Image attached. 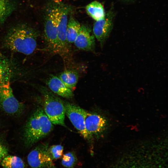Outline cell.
<instances>
[{"instance_id": "2", "label": "cell", "mask_w": 168, "mask_h": 168, "mask_svg": "<svg viewBox=\"0 0 168 168\" xmlns=\"http://www.w3.org/2000/svg\"><path fill=\"white\" fill-rule=\"evenodd\" d=\"M53 124L41 108H38L31 115L25 126V144L30 147L45 137L53 129Z\"/></svg>"}, {"instance_id": "13", "label": "cell", "mask_w": 168, "mask_h": 168, "mask_svg": "<svg viewBox=\"0 0 168 168\" xmlns=\"http://www.w3.org/2000/svg\"><path fill=\"white\" fill-rule=\"evenodd\" d=\"M81 25L72 16L68 19L66 32V38L68 44L74 42L79 32Z\"/></svg>"}, {"instance_id": "5", "label": "cell", "mask_w": 168, "mask_h": 168, "mask_svg": "<svg viewBox=\"0 0 168 168\" xmlns=\"http://www.w3.org/2000/svg\"><path fill=\"white\" fill-rule=\"evenodd\" d=\"M70 8L61 3L56 4L57 40L56 54L64 56L68 52L66 32Z\"/></svg>"}, {"instance_id": "9", "label": "cell", "mask_w": 168, "mask_h": 168, "mask_svg": "<svg viewBox=\"0 0 168 168\" xmlns=\"http://www.w3.org/2000/svg\"><path fill=\"white\" fill-rule=\"evenodd\" d=\"M85 124L87 132L91 139L94 136L100 135L105 130L107 122L102 116L86 111Z\"/></svg>"}, {"instance_id": "3", "label": "cell", "mask_w": 168, "mask_h": 168, "mask_svg": "<svg viewBox=\"0 0 168 168\" xmlns=\"http://www.w3.org/2000/svg\"><path fill=\"white\" fill-rule=\"evenodd\" d=\"M40 90L44 98V111L46 114L53 124L66 127L64 102L47 88L41 87Z\"/></svg>"}, {"instance_id": "18", "label": "cell", "mask_w": 168, "mask_h": 168, "mask_svg": "<svg viewBox=\"0 0 168 168\" xmlns=\"http://www.w3.org/2000/svg\"><path fill=\"white\" fill-rule=\"evenodd\" d=\"M3 168H26L24 162L20 157L7 155L0 162Z\"/></svg>"}, {"instance_id": "15", "label": "cell", "mask_w": 168, "mask_h": 168, "mask_svg": "<svg viewBox=\"0 0 168 168\" xmlns=\"http://www.w3.org/2000/svg\"><path fill=\"white\" fill-rule=\"evenodd\" d=\"M86 10L88 14L96 21L104 18L105 15L103 5L97 1H93L87 5Z\"/></svg>"}, {"instance_id": "10", "label": "cell", "mask_w": 168, "mask_h": 168, "mask_svg": "<svg viewBox=\"0 0 168 168\" xmlns=\"http://www.w3.org/2000/svg\"><path fill=\"white\" fill-rule=\"evenodd\" d=\"M113 14L112 12L108 13L103 19L94 23L93 31L94 36L100 43L102 47L108 38L113 26Z\"/></svg>"}, {"instance_id": "11", "label": "cell", "mask_w": 168, "mask_h": 168, "mask_svg": "<svg viewBox=\"0 0 168 168\" xmlns=\"http://www.w3.org/2000/svg\"><path fill=\"white\" fill-rule=\"evenodd\" d=\"M74 43L76 47L80 50L88 51L95 49V36L90 28L85 25H81L79 32Z\"/></svg>"}, {"instance_id": "20", "label": "cell", "mask_w": 168, "mask_h": 168, "mask_svg": "<svg viewBox=\"0 0 168 168\" xmlns=\"http://www.w3.org/2000/svg\"><path fill=\"white\" fill-rule=\"evenodd\" d=\"M63 147L61 145H53L48 149L49 154L53 160L61 157L63 155Z\"/></svg>"}, {"instance_id": "7", "label": "cell", "mask_w": 168, "mask_h": 168, "mask_svg": "<svg viewBox=\"0 0 168 168\" xmlns=\"http://www.w3.org/2000/svg\"><path fill=\"white\" fill-rule=\"evenodd\" d=\"M48 145L41 144L35 147L27 157L29 165L32 168H56L48 152Z\"/></svg>"}, {"instance_id": "16", "label": "cell", "mask_w": 168, "mask_h": 168, "mask_svg": "<svg viewBox=\"0 0 168 168\" xmlns=\"http://www.w3.org/2000/svg\"><path fill=\"white\" fill-rule=\"evenodd\" d=\"M58 77L65 86L72 91L75 87L79 78L78 73L71 70L64 71Z\"/></svg>"}, {"instance_id": "21", "label": "cell", "mask_w": 168, "mask_h": 168, "mask_svg": "<svg viewBox=\"0 0 168 168\" xmlns=\"http://www.w3.org/2000/svg\"><path fill=\"white\" fill-rule=\"evenodd\" d=\"M146 163L139 164L138 162L137 163L135 162L134 164L132 163L131 165L127 164L126 165V164L124 163V164H122L123 165H121L117 168H151L150 166H149L148 165L146 166L147 163L146 165Z\"/></svg>"}, {"instance_id": "4", "label": "cell", "mask_w": 168, "mask_h": 168, "mask_svg": "<svg viewBox=\"0 0 168 168\" xmlns=\"http://www.w3.org/2000/svg\"><path fill=\"white\" fill-rule=\"evenodd\" d=\"M56 4H49L46 7L44 13V37L48 49L56 54L57 26Z\"/></svg>"}, {"instance_id": "1", "label": "cell", "mask_w": 168, "mask_h": 168, "mask_svg": "<svg viewBox=\"0 0 168 168\" xmlns=\"http://www.w3.org/2000/svg\"><path fill=\"white\" fill-rule=\"evenodd\" d=\"M38 35L37 31L31 26L19 24L9 30L5 37L4 44L12 51L30 55L36 49Z\"/></svg>"}, {"instance_id": "17", "label": "cell", "mask_w": 168, "mask_h": 168, "mask_svg": "<svg viewBox=\"0 0 168 168\" xmlns=\"http://www.w3.org/2000/svg\"><path fill=\"white\" fill-rule=\"evenodd\" d=\"M12 72L9 62L0 54V86L10 82Z\"/></svg>"}, {"instance_id": "6", "label": "cell", "mask_w": 168, "mask_h": 168, "mask_svg": "<svg viewBox=\"0 0 168 168\" xmlns=\"http://www.w3.org/2000/svg\"><path fill=\"white\" fill-rule=\"evenodd\" d=\"M23 105L14 96L10 82L0 86V108L6 113L16 115L21 113Z\"/></svg>"}, {"instance_id": "19", "label": "cell", "mask_w": 168, "mask_h": 168, "mask_svg": "<svg viewBox=\"0 0 168 168\" xmlns=\"http://www.w3.org/2000/svg\"><path fill=\"white\" fill-rule=\"evenodd\" d=\"M77 161L75 154L73 152H69L64 154L62 157L61 164L67 168H73Z\"/></svg>"}, {"instance_id": "8", "label": "cell", "mask_w": 168, "mask_h": 168, "mask_svg": "<svg viewBox=\"0 0 168 168\" xmlns=\"http://www.w3.org/2000/svg\"><path fill=\"white\" fill-rule=\"evenodd\" d=\"M65 114L83 138L88 141L91 138L86 130L85 124V116L86 110L79 107L68 102H64Z\"/></svg>"}, {"instance_id": "22", "label": "cell", "mask_w": 168, "mask_h": 168, "mask_svg": "<svg viewBox=\"0 0 168 168\" xmlns=\"http://www.w3.org/2000/svg\"><path fill=\"white\" fill-rule=\"evenodd\" d=\"M8 147L0 141V162L4 157L8 155Z\"/></svg>"}, {"instance_id": "14", "label": "cell", "mask_w": 168, "mask_h": 168, "mask_svg": "<svg viewBox=\"0 0 168 168\" xmlns=\"http://www.w3.org/2000/svg\"><path fill=\"white\" fill-rule=\"evenodd\" d=\"M15 0H0V25L3 23L16 8Z\"/></svg>"}, {"instance_id": "12", "label": "cell", "mask_w": 168, "mask_h": 168, "mask_svg": "<svg viewBox=\"0 0 168 168\" xmlns=\"http://www.w3.org/2000/svg\"><path fill=\"white\" fill-rule=\"evenodd\" d=\"M46 83L49 89L54 93L68 99L73 97L72 91L67 87L58 77L50 75Z\"/></svg>"}]
</instances>
